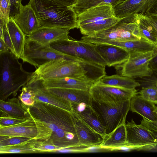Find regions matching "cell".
<instances>
[{
  "label": "cell",
  "mask_w": 157,
  "mask_h": 157,
  "mask_svg": "<svg viewBox=\"0 0 157 157\" xmlns=\"http://www.w3.org/2000/svg\"><path fill=\"white\" fill-rule=\"evenodd\" d=\"M29 111L37 129L35 140H48L62 149L80 146L72 113L40 101L29 106Z\"/></svg>",
  "instance_id": "cell-1"
},
{
  "label": "cell",
  "mask_w": 157,
  "mask_h": 157,
  "mask_svg": "<svg viewBox=\"0 0 157 157\" xmlns=\"http://www.w3.org/2000/svg\"><path fill=\"white\" fill-rule=\"evenodd\" d=\"M40 26L69 30L77 28V16L71 7L55 0H30Z\"/></svg>",
  "instance_id": "cell-2"
},
{
  "label": "cell",
  "mask_w": 157,
  "mask_h": 157,
  "mask_svg": "<svg viewBox=\"0 0 157 157\" xmlns=\"http://www.w3.org/2000/svg\"><path fill=\"white\" fill-rule=\"evenodd\" d=\"M88 70L87 61L77 59L75 60L65 58L56 59L48 62L36 69L33 72L31 78L27 84L38 81L65 77L91 82Z\"/></svg>",
  "instance_id": "cell-3"
},
{
  "label": "cell",
  "mask_w": 157,
  "mask_h": 157,
  "mask_svg": "<svg viewBox=\"0 0 157 157\" xmlns=\"http://www.w3.org/2000/svg\"><path fill=\"white\" fill-rule=\"evenodd\" d=\"M18 59L10 51L0 54V99L15 96L31 78L33 72L24 70Z\"/></svg>",
  "instance_id": "cell-4"
},
{
  "label": "cell",
  "mask_w": 157,
  "mask_h": 157,
  "mask_svg": "<svg viewBox=\"0 0 157 157\" xmlns=\"http://www.w3.org/2000/svg\"><path fill=\"white\" fill-rule=\"evenodd\" d=\"M130 102V99L109 102H98L91 99L90 105L98 114L107 134L125 123Z\"/></svg>",
  "instance_id": "cell-5"
},
{
  "label": "cell",
  "mask_w": 157,
  "mask_h": 157,
  "mask_svg": "<svg viewBox=\"0 0 157 157\" xmlns=\"http://www.w3.org/2000/svg\"><path fill=\"white\" fill-rule=\"evenodd\" d=\"M52 48L67 55L105 67V62L96 50L94 44L76 40L69 36L67 39L53 42Z\"/></svg>",
  "instance_id": "cell-6"
},
{
  "label": "cell",
  "mask_w": 157,
  "mask_h": 157,
  "mask_svg": "<svg viewBox=\"0 0 157 157\" xmlns=\"http://www.w3.org/2000/svg\"><path fill=\"white\" fill-rule=\"evenodd\" d=\"M65 58L72 60V57L52 48L50 44H42L26 37L24 49L20 57L36 69L54 59Z\"/></svg>",
  "instance_id": "cell-7"
},
{
  "label": "cell",
  "mask_w": 157,
  "mask_h": 157,
  "mask_svg": "<svg viewBox=\"0 0 157 157\" xmlns=\"http://www.w3.org/2000/svg\"><path fill=\"white\" fill-rule=\"evenodd\" d=\"M138 20V14H132L121 18L114 25L105 30L87 36L121 41L141 39L143 38L139 32Z\"/></svg>",
  "instance_id": "cell-8"
},
{
  "label": "cell",
  "mask_w": 157,
  "mask_h": 157,
  "mask_svg": "<svg viewBox=\"0 0 157 157\" xmlns=\"http://www.w3.org/2000/svg\"><path fill=\"white\" fill-rule=\"evenodd\" d=\"M157 55V47L148 52L130 54L125 62L115 67L121 68L122 76L133 79L150 77L154 71L150 67V62Z\"/></svg>",
  "instance_id": "cell-9"
},
{
  "label": "cell",
  "mask_w": 157,
  "mask_h": 157,
  "mask_svg": "<svg viewBox=\"0 0 157 157\" xmlns=\"http://www.w3.org/2000/svg\"><path fill=\"white\" fill-rule=\"evenodd\" d=\"M89 92L93 100L109 102L130 99L138 94L135 88L128 89L106 85L99 80L93 84Z\"/></svg>",
  "instance_id": "cell-10"
},
{
  "label": "cell",
  "mask_w": 157,
  "mask_h": 157,
  "mask_svg": "<svg viewBox=\"0 0 157 157\" xmlns=\"http://www.w3.org/2000/svg\"><path fill=\"white\" fill-rule=\"evenodd\" d=\"M126 132V146H145L157 144V140L150 131L136 124L133 119L125 124Z\"/></svg>",
  "instance_id": "cell-11"
},
{
  "label": "cell",
  "mask_w": 157,
  "mask_h": 157,
  "mask_svg": "<svg viewBox=\"0 0 157 157\" xmlns=\"http://www.w3.org/2000/svg\"><path fill=\"white\" fill-rule=\"evenodd\" d=\"M72 114L80 145L89 148L100 147L103 141V136L91 128L75 113L72 112Z\"/></svg>",
  "instance_id": "cell-12"
},
{
  "label": "cell",
  "mask_w": 157,
  "mask_h": 157,
  "mask_svg": "<svg viewBox=\"0 0 157 157\" xmlns=\"http://www.w3.org/2000/svg\"><path fill=\"white\" fill-rule=\"evenodd\" d=\"M94 44L96 50L109 67L121 65L129 58V53L122 48L108 44Z\"/></svg>",
  "instance_id": "cell-13"
},
{
  "label": "cell",
  "mask_w": 157,
  "mask_h": 157,
  "mask_svg": "<svg viewBox=\"0 0 157 157\" xmlns=\"http://www.w3.org/2000/svg\"><path fill=\"white\" fill-rule=\"evenodd\" d=\"M26 86H30L34 90L35 101L48 103L72 113L73 108L70 101L50 93L40 81L33 82Z\"/></svg>",
  "instance_id": "cell-14"
},
{
  "label": "cell",
  "mask_w": 157,
  "mask_h": 157,
  "mask_svg": "<svg viewBox=\"0 0 157 157\" xmlns=\"http://www.w3.org/2000/svg\"><path fill=\"white\" fill-rule=\"evenodd\" d=\"M73 112L95 131L104 138L106 135L105 128L103 125L98 114L90 105L72 103Z\"/></svg>",
  "instance_id": "cell-15"
},
{
  "label": "cell",
  "mask_w": 157,
  "mask_h": 157,
  "mask_svg": "<svg viewBox=\"0 0 157 157\" xmlns=\"http://www.w3.org/2000/svg\"><path fill=\"white\" fill-rule=\"evenodd\" d=\"M12 17L26 36L40 27L33 10L29 4H21L18 12Z\"/></svg>",
  "instance_id": "cell-16"
},
{
  "label": "cell",
  "mask_w": 157,
  "mask_h": 157,
  "mask_svg": "<svg viewBox=\"0 0 157 157\" xmlns=\"http://www.w3.org/2000/svg\"><path fill=\"white\" fill-rule=\"evenodd\" d=\"M156 0H126L113 7L115 17L122 18L132 14L145 15Z\"/></svg>",
  "instance_id": "cell-17"
},
{
  "label": "cell",
  "mask_w": 157,
  "mask_h": 157,
  "mask_svg": "<svg viewBox=\"0 0 157 157\" xmlns=\"http://www.w3.org/2000/svg\"><path fill=\"white\" fill-rule=\"evenodd\" d=\"M69 30L64 28L40 26L26 37L42 44H50L68 38Z\"/></svg>",
  "instance_id": "cell-18"
},
{
  "label": "cell",
  "mask_w": 157,
  "mask_h": 157,
  "mask_svg": "<svg viewBox=\"0 0 157 157\" xmlns=\"http://www.w3.org/2000/svg\"><path fill=\"white\" fill-rule=\"evenodd\" d=\"M114 16L113 7L105 4L91 8L77 16V27Z\"/></svg>",
  "instance_id": "cell-19"
},
{
  "label": "cell",
  "mask_w": 157,
  "mask_h": 157,
  "mask_svg": "<svg viewBox=\"0 0 157 157\" xmlns=\"http://www.w3.org/2000/svg\"><path fill=\"white\" fill-rule=\"evenodd\" d=\"M37 134L35 123L31 116L27 121L21 124L0 128V136L35 139Z\"/></svg>",
  "instance_id": "cell-20"
},
{
  "label": "cell",
  "mask_w": 157,
  "mask_h": 157,
  "mask_svg": "<svg viewBox=\"0 0 157 157\" xmlns=\"http://www.w3.org/2000/svg\"><path fill=\"white\" fill-rule=\"evenodd\" d=\"M39 81L46 88L72 89L87 91L89 90L91 86L94 83L91 82L70 77H65Z\"/></svg>",
  "instance_id": "cell-21"
},
{
  "label": "cell",
  "mask_w": 157,
  "mask_h": 157,
  "mask_svg": "<svg viewBox=\"0 0 157 157\" xmlns=\"http://www.w3.org/2000/svg\"><path fill=\"white\" fill-rule=\"evenodd\" d=\"M155 104L140 95H136L130 99V110L148 120L157 121V106Z\"/></svg>",
  "instance_id": "cell-22"
},
{
  "label": "cell",
  "mask_w": 157,
  "mask_h": 157,
  "mask_svg": "<svg viewBox=\"0 0 157 157\" xmlns=\"http://www.w3.org/2000/svg\"><path fill=\"white\" fill-rule=\"evenodd\" d=\"M0 112L13 117L29 119L31 117L29 106L16 98L6 101L0 99Z\"/></svg>",
  "instance_id": "cell-23"
},
{
  "label": "cell",
  "mask_w": 157,
  "mask_h": 157,
  "mask_svg": "<svg viewBox=\"0 0 157 157\" xmlns=\"http://www.w3.org/2000/svg\"><path fill=\"white\" fill-rule=\"evenodd\" d=\"M50 93L78 104L90 105L91 98L89 91L61 88H46Z\"/></svg>",
  "instance_id": "cell-24"
},
{
  "label": "cell",
  "mask_w": 157,
  "mask_h": 157,
  "mask_svg": "<svg viewBox=\"0 0 157 157\" xmlns=\"http://www.w3.org/2000/svg\"><path fill=\"white\" fill-rule=\"evenodd\" d=\"M125 123L119 126L104 138L101 148L119 149L126 146V132Z\"/></svg>",
  "instance_id": "cell-25"
},
{
  "label": "cell",
  "mask_w": 157,
  "mask_h": 157,
  "mask_svg": "<svg viewBox=\"0 0 157 157\" xmlns=\"http://www.w3.org/2000/svg\"><path fill=\"white\" fill-rule=\"evenodd\" d=\"M7 28L14 48L15 55L18 59H20L24 48L26 36L12 17L9 18Z\"/></svg>",
  "instance_id": "cell-26"
},
{
  "label": "cell",
  "mask_w": 157,
  "mask_h": 157,
  "mask_svg": "<svg viewBox=\"0 0 157 157\" xmlns=\"http://www.w3.org/2000/svg\"><path fill=\"white\" fill-rule=\"evenodd\" d=\"M121 18L114 16L81 25L78 29H80L82 34L84 35H89L111 27L117 22Z\"/></svg>",
  "instance_id": "cell-27"
},
{
  "label": "cell",
  "mask_w": 157,
  "mask_h": 157,
  "mask_svg": "<svg viewBox=\"0 0 157 157\" xmlns=\"http://www.w3.org/2000/svg\"><path fill=\"white\" fill-rule=\"evenodd\" d=\"M99 81L105 85L128 89H134L140 85L133 78L117 75H105Z\"/></svg>",
  "instance_id": "cell-28"
},
{
  "label": "cell",
  "mask_w": 157,
  "mask_h": 157,
  "mask_svg": "<svg viewBox=\"0 0 157 157\" xmlns=\"http://www.w3.org/2000/svg\"><path fill=\"white\" fill-rule=\"evenodd\" d=\"M138 23L141 37L157 45V31L147 17L138 14Z\"/></svg>",
  "instance_id": "cell-29"
},
{
  "label": "cell",
  "mask_w": 157,
  "mask_h": 157,
  "mask_svg": "<svg viewBox=\"0 0 157 157\" xmlns=\"http://www.w3.org/2000/svg\"><path fill=\"white\" fill-rule=\"evenodd\" d=\"M121 2V0H77L71 7L78 16L91 8L105 4L111 5L113 7Z\"/></svg>",
  "instance_id": "cell-30"
},
{
  "label": "cell",
  "mask_w": 157,
  "mask_h": 157,
  "mask_svg": "<svg viewBox=\"0 0 157 157\" xmlns=\"http://www.w3.org/2000/svg\"><path fill=\"white\" fill-rule=\"evenodd\" d=\"M31 143L25 144L8 146L0 147V153L1 154H3L7 153H25L38 152L36 150L31 147Z\"/></svg>",
  "instance_id": "cell-31"
},
{
  "label": "cell",
  "mask_w": 157,
  "mask_h": 157,
  "mask_svg": "<svg viewBox=\"0 0 157 157\" xmlns=\"http://www.w3.org/2000/svg\"><path fill=\"white\" fill-rule=\"evenodd\" d=\"M31 147L38 152H55L57 150L62 149L51 142L48 140H35L31 143Z\"/></svg>",
  "instance_id": "cell-32"
},
{
  "label": "cell",
  "mask_w": 157,
  "mask_h": 157,
  "mask_svg": "<svg viewBox=\"0 0 157 157\" xmlns=\"http://www.w3.org/2000/svg\"><path fill=\"white\" fill-rule=\"evenodd\" d=\"M0 147L25 144L34 141L35 139L21 137H11L0 136Z\"/></svg>",
  "instance_id": "cell-33"
},
{
  "label": "cell",
  "mask_w": 157,
  "mask_h": 157,
  "mask_svg": "<svg viewBox=\"0 0 157 157\" xmlns=\"http://www.w3.org/2000/svg\"><path fill=\"white\" fill-rule=\"evenodd\" d=\"M18 98L24 105L28 106H33L35 102L34 91L29 86L22 87Z\"/></svg>",
  "instance_id": "cell-34"
},
{
  "label": "cell",
  "mask_w": 157,
  "mask_h": 157,
  "mask_svg": "<svg viewBox=\"0 0 157 157\" xmlns=\"http://www.w3.org/2000/svg\"><path fill=\"white\" fill-rule=\"evenodd\" d=\"M138 94L145 99L157 104V91L154 84L143 87Z\"/></svg>",
  "instance_id": "cell-35"
},
{
  "label": "cell",
  "mask_w": 157,
  "mask_h": 157,
  "mask_svg": "<svg viewBox=\"0 0 157 157\" xmlns=\"http://www.w3.org/2000/svg\"><path fill=\"white\" fill-rule=\"evenodd\" d=\"M10 14V0L0 1V24L7 25Z\"/></svg>",
  "instance_id": "cell-36"
},
{
  "label": "cell",
  "mask_w": 157,
  "mask_h": 157,
  "mask_svg": "<svg viewBox=\"0 0 157 157\" xmlns=\"http://www.w3.org/2000/svg\"><path fill=\"white\" fill-rule=\"evenodd\" d=\"M28 119L16 118L7 116H1L0 117V128L21 124Z\"/></svg>",
  "instance_id": "cell-37"
},
{
  "label": "cell",
  "mask_w": 157,
  "mask_h": 157,
  "mask_svg": "<svg viewBox=\"0 0 157 157\" xmlns=\"http://www.w3.org/2000/svg\"><path fill=\"white\" fill-rule=\"evenodd\" d=\"M140 122V124L148 130L157 132V121H149L143 117Z\"/></svg>",
  "instance_id": "cell-38"
},
{
  "label": "cell",
  "mask_w": 157,
  "mask_h": 157,
  "mask_svg": "<svg viewBox=\"0 0 157 157\" xmlns=\"http://www.w3.org/2000/svg\"><path fill=\"white\" fill-rule=\"evenodd\" d=\"M3 34L4 41L9 48L10 52L15 55L14 49L8 32L7 25H4Z\"/></svg>",
  "instance_id": "cell-39"
},
{
  "label": "cell",
  "mask_w": 157,
  "mask_h": 157,
  "mask_svg": "<svg viewBox=\"0 0 157 157\" xmlns=\"http://www.w3.org/2000/svg\"><path fill=\"white\" fill-rule=\"evenodd\" d=\"M22 0H10V17H12L19 10Z\"/></svg>",
  "instance_id": "cell-40"
},
{
  "label": "cell",
  "mask_w": 157,
  "mask_h": 157,
  "mask_svg": "<svg viewBox=\"0 0 157 157\" xmlns=\"http://www.w3.org/2000/svg\"><path fill=\"white\" fill-rule=\"evenodd\" d=\"M144 15L147 16H157V0H156L151 5Z\"/></svg>",
  "instance_id": "cell-41"
},
{
  "label": "cell",
  "mask_w": 157,
  "mask_h": 157,
  "mask_svg": "<svg viewBox=\"0 0 157 157\" xmlns=\"http://www.w3.org/2000/svg\"><path fill=\"white\" fill-rule=\"evenodd\" d=\"M10 51L4 40L0 38V54Z\"/></svg>",
  "instance_id": "cell-42"
},
{
  "label": "cell",
  "mask_w": 157,
  "mask_h": 157,
  "mask_svg": "<svg viewBox=\"0 0 157 157\" xmlns=\"http://www.w3.org/2000/svg\"><path fill=\"white\" fill-rule=\"evenodd\" d=\"M149 65L153 71L157 72V55L150 61Z\"/></svg>",
  "instance_id": "cell-43"
},
{
  "label": "cell",
  "mask_w": 157,
  "mask_h": 157,
  "mask_svg": "<svg viewBox=\"0 0 157 157\" xmlns=\"http://www.w3.org/2000/svg\"><path fill=\"white\" fill-rule=\"evenodd\" d=\"M67 6L71 7L74 5L77 0H55Z\"/></svg>",
  "instance_id": "cell-44"
},
{
  "label": "cell",
  "mask_w": 157,
  "mask_h": 157,
  "mask_svg": "<svg viewBox=\"0 0 157 157\" xmlns=\"http://www.w3.org/2000/svg\"><path fill=\"white\" fill-rule=\"evenodd\" d=\"M147 17L153 25L157 31V16L153 15Z\"/></svg>",
  "instance_id": "cell-45"
},
{
  "label": "cell",
  "mask_w": 157,
  "mask_h": 157,
  "mask_svg": "<svg viewBox=\"0 0 157 157\" xmlns=\"http://www.w3.org/2000/svg\"><path fill=\"white\" fill-rule=\"evenodd\" d=\"M144 151L157 152V144L147 146L144 148Z\"/></svg>",
  "instance_id": "cell-46"
},
{
  "label": "cell",
  "mask_w": 157,
  "mask_h": 157,
  "mask_svg": "<svg viewBox=\"0 0 157 157\" xmlns=\"http://www.w3.org/2000/svg\"><path fill=\"white\" fill-rule=\"evenodd\" d=\"M150 131L153 136L157 140V132Z\"/></svg>",
  "instance_id": "cell-47"
},
{
  "label": "cell",
  "mask_w": 157,
  "mask_h": 157,
  "mask_svg": "<svg viewBox=\"0 0 157 157\" xmlns=\"http://www.w3.org/2000/svg\"><path fill=\"white\" fill-rule=\"evenodd\" d=\"M126 0H121V2H121H124V1H125Z\"/></svg>",
  "instance_id": "cell-48"
},
{
  "label": "cell",
  "mask_w": 157,
  "mask_h": 157,
  "mask_svg": "<svg viewBox=\"0 0 157 157\" xmlns=\"http://www.w3.org/2000/svg\"><path fill=\"white\" fill-rule=\"evenodd\" d=\"M156 111L157 112V109H156Z\"/></svg>",
  "instance_id": "cell-49"
},
{
  "label": "cell",
  "mask_w": 157,
  "mask_h": 157,
  "mask_svg": "<svg viewBox=\"0 0 157 157\" xmlns=\"http://www.w3.org/2000/svg\"><path fill=\"white\" fill-rule=\"evenodd\" d=\"M2 0H0V1H2Z\"/></svg>",
  "instance_id": "cell-50"
}]
</instances>
